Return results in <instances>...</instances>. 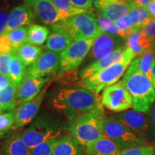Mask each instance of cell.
<instances>
[{
  "label": "cell",
  "mask_w": 155,
  "mask_h": 155,
  "mask_svg": "<svg viewBox=\"0 0 155 155\" xmlns=\"http://www.w3.org/2000/svg\"><path fill=\"white\" fill-rule=\"evenodd\" d=\"M52 105L63 113L70 121L102 106L98 94L85 88H64L57 91L52 98Z\"/></svg>",
  "instance_id": "cell-1"
},
{
  "label": "cell",
  "mask_w": 155,
  "mask_h": 155,
  "mask_svg": "<svg viewBox=\"0 0 155 155\" xmlns=\"http://www.w3.org/2000/svg\"><path fill=\"white\" fill-rule=\"evenodd\" d=\"M126 88L132 98L134 111L146 113L155 101V89L152 83L141 73L134 60L123 77Z\"/></svg>",
  "instance_id": "cell-2"
},
{
  "label": "cell",
  "mask_w": 155,
  "mask_h": 155,
  "mask_svg": "<svg viewBox=\"0 0 155 155\" xmlns=\"http://www.w3.org/2000/svg\"><path fill=\"white\" fill-rule=\"evenodd\" d=\"M105 117L102 106L94 108L73 121L69 127V132L79 144L86 148L104 137L101 124Z\"/></svg>",
  "instance_id": "cell-3"
},
{
  "label": "cell",
  "mask_w": 155,
  "mask_h": 155,
  "mask_svg": "<svg viewBox=\"0 0 155 155\" xmlns=\"http://www.w3.org/2000/svg\"><path fill=\"white\" fill-rule=\"evenodd\" d=\"M51 30L66 35L73 41L81 39H96L101 32L98 28L97 17L90 10L53 25Z\"/></svg>",
  "instance_id": "cell-4"
},
{
  "label": "cell",
  "mask_w": 155,
  "mask_h": 155,
  "mask_svg": "<svg viewBox=\"0 0 155 155\" xmlns=\"http://www.w3.org/2000/svg\"><path fill=\"white\" fill-rule=\"evenodd\" d=\"M61 134L62 126L60 120L50 114H42L34 120L28 129L19 134L31 150L42 142L59 138Z\"/></svg>",
  "instance_id": "cell-5"
},
{
  "label": "cell",
  "mask_w": 155,
  "mask_h": 155,
  "mask_svg": "<svg viewBox=\"0 0 155 155\" xmlns=\"http://www.w3.org/2000/svg\"><path fill=\"white\" fill-rule=\"evenodd\" d=\"M101 131L103 135L111 139L120 151L145 144L144 137L114 116L104 118L101 124Z\"/></svg>",
  "instance_id": "cell-6"
},
{
  "label": "cell",
  "mask_w": 155,
  "mask_h": 155,
  "mask_svg": "<svg viewBox=\"0 0 155 155\" xmlns=\"http://www.w3.org/2000/svg\"><path fill=\"white\" fill-rule=\"evenodd\" d=\"M131 62L132 60L128 59L121 63L114 64L89 78L81 81V86L83 88L98 94L103 89L117 82Z\"/></svg>",
  "instance_id": "cell-7"
},
{
  "label": "cell",
  "mask_w": 155,
  "mask_h": 155,
  "mask_svg": "<svg viewBox=\"0 0 155 155\" xmlns=\"http://www.w3.org/2000/svg\"><path fill=\"white\" fill-rule=\"evenodd\" d=\"M101 104L108 110L116 113L127 111L133 106L131 95L122 81L104 89Z\"/></svg>",
  "instance_id": "cell-8"
},
{
  "label": "cell",
  "mask_w": 155,
  "mask_h": 155,
  "mask_svg": "<svg viewBox=\"0 0 155 155\" xmlns=\"http://www.w3.org/2000/svg\"><path fill=\"white\" fill-rule=\"evenodd\" d=\"M95 39H81L73 41L65 51L61 53L59 72L76 69L91 50Z\"/></svg>",
  "instance_id": "cell-9"
},
{
  "label": "cell",
  "mask_w": 155,
  "mask_h": 155,
  "mask_svg": "<svg viewBox=\"0 0 155 155\" xmlns=\"http://www.w3.org/2000/svg\"><path fill=\"white\" fill-rule=\"evenodd\" d=\"M134 58L135 55L132 51L129 50L126 45H123L114 50L111 55L105 59L94 62L83 69L80 73V78L81 81L86 80L114 64L121 63L128 59L133 60Z\"/></svg>",
  "instance_id": "cell-10"
},
{
  "label": "cell",
  "mask_w": 155,
  "mask_h": 155,
  "mask_svg": "<svg viewBox=\"0 0 155 155\" xmlns=\"http://www.w3.org/2000/svg\"><path fill=\"white\" fill-rule=\"evenodd\" d=\"M50 83H47L41 93L35 98L29 101L19 104L18 107L15 108L14 111L15 123L12 127L13 129H17L25 127L35 119L45 96Z\"/></svg>",
  "instance_id": "cell-11"
},
{
  "label": "cell",
  "mask_w": 155,
  "mask_h": 155,
  "mask_svg": "<svg viewBox=\"0 0 155 155\" xmlns=\"http://www.w3.org/2000/svg\"><path fill=\"white\" fill-rule=\"evenodd\" d=\"M61 53L45 50L35 63L27 68L26 76L43 77L55 73L60 68Z\"/></svg>",
  "instance_id": "cell-12"
},
{
  "label": "cell",
  "mask_w": 155,
  "mask_h": 155,
  "mask_svg": "<svg viewBox=\"0 0 155 155\" xmlns=\"http://www.w3.org/2000/svg\"><path fill=\"white\" fill-rule=\"evenodd\" d=\"M122 40L117 35L101 32L95 39L91 50L90 58L95 61L105 59L118 48L121 47Z\"/></svg>",
  "instance_id": "cell-13"
},
{
  "label": "cell",
  "mask_w": 155,
  "mask_h": 155,
  "mask_svg": "<svg viewBox=\"0 0 155 155\" xmlns=\"http://www.w3.org/2000/svg\"><path fill=\"white\" fill-rule=\"evenodd\" d=\"M49 78L25 76L20 83L17 91V101L18 104L33 99L41 93L46 83L49 82Z\"/></svg>",
  "instance_id": "cell-14"
},
{
  "label": "cell",
  "mask_w": 155,
  "mask_h": 155,
  "mask_svg": "<svg viewBox=\"0 0 155 155\" xmlns=\"http://www.w3.org/2000/svg\"><path fill=\"white\" fill-rule=\"evenodd\" d=\"M35 16L46 25H53L68 19L58 10L51 0H40L32 6Z\"/></svg>",
  "instance_id": "cell-15"
},
{
  "label": "cell",
  "mask_w": 155,
  "mask_h": 155,
  "mask_svg": "<svg viewBox=\"0 0 155 155\" xmlns=\"http://www.w3.org/2000/svg\"><path fill=\"white\" fill-rule=\"evenodd\" d=\"M112 116L119 120L129 129L144 138L150 131L148 120L141 112L134 110H129Z\"/></svg>",
  "instance_id": "cell-16"
},
{
  "label": "cell",
  "mask_w": 155,
  "mask_h": 155,
  "mask_svg": "<svg viewBox=\"0 0 155 155\" xmlns=\"http://www.w3.org/2000/svg\"><path fill=\"white\" fill-rule=\"evenodd\" d=\"M35 19L32 9L28 5H23L15 7L10 12L7 28L4 33L12 30L31 25Z\"/></svg>",
  "instance_id": "cell-17"
},
{
  "label": "cell",
  "mask_w": 155,
  "mask_h": 155,
  "mask_svg": "<svg viewBox=\"0 0 155 155\" xmlns=\"http://www.w3.org/2000/svg\"><path fill=\"white\" fill-rule=\"evenodd\" d=\"M126 40V45L132 51L135 57L155 48V42H152L148 37L145 35L141 28L135 29Z\"/></svg>",
  "instance_id": "cell-18"
},
{
  "label": "cell",
  "mask_w": 155,
  "mask_h": 155,
  "mask_svg": "<svg viewBox=\"0 0 155 155\" xmlns=\"http://www.w3.org/2000/svg\"><path fill=\"white\" fill-rule=\"evenodd\" d=\"M134 5L133 1L127 2L121 1L116 2L100 9L99 15L116 22L122 17L129 15Z\"/></svg>",
  "instance_id": "cell-19"
},
{
  "label": "cell",
  "mask_w": 155,
  "mask_h": 155,
  "mask_svg": "<svg viewBox=\"0 0 155 155\" xmlns=\"http://www.w3.org/2000/svg\"><path fill=\"white\" fill-rule=\"evenodd\" d=\"M83 148L71 136H61L58 139L52 155H85Z\"/></svg>",
  "instance_id": "cell-20"
},
{
  "label": "cell",
  "mask_w": 155,
  "mask_h": 155,
  "mask_svg": "<svg viewBox=\"0 0 155 155\" xmlns=\"http://www.w3.org/2000/svg\"><path fill=\"white\" fill-rule=\"evenodd\" d=\"M120 152L121 151L113 141L105 137L85 149V155H119Z\"/></svg>",
  "instance_id": "cell-21"
},
{
  "label": "cell",
  "mask_w": 155,
  "mask_h": 155,
  "mask_svg": "<svg viewBox=\"0 0 155 155\" xmlns=\"http://www.w3.org/2000/svg\"><path fill=\"white\" fill-rule=\"evenodd\" d=\"M73 40L66 35L52 31L46 41L45 48L47 50L62 53L73 43Z\"/></svg>",
  "instance_id": "cell-22"
},
{
  "label": "cell",
  "mask_w": 155,
  "mask_h": 155,
  "mask_svg": "<svg viewBox=\"0 0 155 155\" xmlns=\"http://www.w3.org/2000/svg\"><path fill=\"white\" fill-rule=\"evenodd\" d=\"M25 66H30L35 63L42 53V48L25 42L15 52Z\"/></svg>",
  "instance_id": "cell-23"
},
{
  "label": "cell",
  "mask_w": 155,
  "mask_h": 155,
  "mask_svg": "<svg viewBox=\"0 0 155 155\" xmlns=\"http://www.w3.org/2000/svg\"><path fill=\"white\" fill-rule=\"evenodd\" d=\"M2 155H31V152L19 134H15L5 141Z\"/></svg>",
  "instance_id": "cell-24"
},
{
  "label": "cell",
  "mask_w": 155,
  "mask_h": 155,
  "mask_svg": "<svg viewBox=\"0 0 155 155\" xmlns=\"http://www.w3.org/2000/svg\"><path fill=\"white\" fill-rule=\"evenodd\" d=\"M27 68L16 54L13 53L9 70V78L15 86L19 87L26 76Z\"/></svg>",
  "instance_id": "cell-25"
},
{
  "label": "cell",
  "mask_w": 155,
  "mask_h": 155,
  "mask_svg": "<svg viewBox=\"0 0 155 155\" xmlns=\"http://www.w3.org/2000/svg\"><path fill=\"white\" fill-rule=\"evenodd\" d=\"M50 35V30L42 25L32 24L28 28L27 42L36 46L42 45Z\"/></svg>",
  "instance_id": "cell-26"
},
{
  "label": "cell",
  "mask_w": 155,
  "mask_h": 155,
  "mask_svg": "<svg viewBox=\"0 0 155 155\" xmlns=\"http://www.w3.org/2000/svg\"><path fill=\"white\" fill-rule=\"evenodd\" d=\"M18 87L11 83L5 90L0 92V108L2 111H15L18 103L17 101V91Z\"/></svg>",
  "instance_id": "cell-27"
},
{
  "label": "cell",
  "mask_w": 155,
  "mask_h": 155,
  "mask_svg": "<svg viewBox=\"0 0 155 155\" xmlns=\"http://www.w3.org/2000/svg\"><path fill=\"white\" fill-rule=\"evenodd\" d=\"M155 48L145 52L142 55H139L135 59L137 62V67L139 71L143 73L145 76L149 78L151 82L152 81V65L154 61Z\"/></svg>",
  "instance_id": "cell-28"
},
{
  "label": "cell",
  "mask_w": 155,
  "mask_h": 155,
  "mask_svg": "<svg viewBox=\"0 0 155 155\" xmlns=\"http://www.w3.org/2000/svg\"><path fill=\"white\" fill-rule=\"evenodd\" d=\"M128 16L135 29L141 28L143 24L150 18V14L147 7H139L134 5Z\"/></svg>",
  "instance_id": "cell-29"
},
{
  "label": "cell",
  "mask_w": 155,
  "mask_h": 155,
  "mask_svg": "<svg viewBox=\"0 0 155 155\" xmlns=\"http://www.w3.org/2000/svg\"><path fill=\"white\" fill-rule=\"evenodd\" d=\"M28 27H22V28L12 30L10 32L6 33L7 35L9 41L12 45L16 51L17 48L20 47L22 44L27 42L28 40Z\"/></svg>",
  "instance_id": "cell-30"
},
{
  "label": "cell",
  "mask_w": 155,
  "mask_h": 155,
  "mask_svg": "<svg viewBox=\"0 0 155 155\" xmlns=\"http://www.w3.org/2000/svg\"><path fill=\"white\" fill-rule=\"evenodd\" d=\"M51 1L58 9V10L66 18L89 11L76 8L75 6L72 5L70 0H51Z\"/></svg>",
  "instance_id": "cell-31"
},
{
  "label": "cell",
  "mask_w": 155,
  "mask_h": 155,
  "mask_svg": "<svg viewBox=\"0 0 155 155\" xmlns=\"http://www.w3.org/2000/svg\"><path fill=\"white\" fill-rule=\"evenodd\" d=\"M119 28V35L123 39H127L131 35V34L134 31L135 28L131 24L130 19L128 15L122 17L119 20L116 22Z\"/></svg>",
  "instance_id": "cell-32"
},
{
  "label": "cell",
  "mask_w": 155,
  "mask_h": 155,
  "mask_svg": "<svg viewBox=\"0 0 155 155\" xmlns=\"http://www.w3.org/2000/svg\"><path fill=\"white\" fill-rule=\"evenodd\" d=\"M97 23H98V28L102 32L114 35H119V28L116 23L114 21L99 15L97 17Z\"/></svg>",
  "instance_id": "cell-33"
},
{
  "label": "cell",
  "mask_w": 155,
  "mask_h": 155,
  "mask_svg": "<svg viewBox=\"0 0 155 155\" xmlns=\"http://www.w3.org/2000/svg\"><path fill=\"white\" fill-rule=\"evenodd\" d=\"M58 139V138L50 139L38 144L30 150L31 155H52Z\"/></svg>",
  "instance_id": "cell-34"
},
{
  "label": "cell",
  "mask_w": 155,
  "mask_h": 155,
  "mask_svg": "<svg viewBox=\"0 0 155 155\" xmlns=\"http://www.w3.org/2000/svg\"><path fill=\"white\" fill-rule=\"evenodd\" d=\"M55 81H58L63 84H68V83H73L79 81L78 73L76 69L67 70V71L59 72V74L55 78Z\"/></svg>",
  "instance_id": "cell-35"
},
{
  "label": "cell",
  "mask_w": 155,
  "mask_h": 155,
  "mask_svg": "<svg viewBox=\"0 0 155 155\" xmlns=\"http://www.w3.org/2000/svg\"><path fill=\"white\" fill-rule=\"evenodd\" d=\"M155 149L152 146L141 145L121 151L119 155H154Z\"/></svg>",
  "instance_id": "cell-36"
},
{
  "label": "cell",
  "mask_w": 155,
  "mask_h": 155,
  "mask_svg": "<svg viewBox=\"0 0 155 155\" xmlns=\"http://www.w3.org/2000/svg\"><path fill=\"white\" fill-rule=\"evenodd\" d=\"M10 7V4L7 1H5L0 5V35L3 34L7 28L11 12Z\"/></svg>",
  "instance_id": "cell-37"
},
{
  "label": "cell",
  "mask_w": 155,
  "mask_h": 155,
  "mask_svg": "<svg viewBox=\"0 0 155 155\" xmlns=\"http://www.w3.org/2000/svg\"><path fill=\"white\" fill-rule=\"evenodd\" d=\"M15 123L14 111L0 114V132H7Z\"/></svg>",
  "instance_id": "cell-38"
},
{
  "label": "cell",
  "mask_w": 155,
  "mask_h": 155,
  "mask_svg": "<svg viewBox=\"0 0 155 155\" xmlns=\"http://www.w3.org/2000/svg\"><path fill=\"white\" fill-rule=\"evenodd\" d=\"M141 30L152 42H155V19L150 17L143 24Z\"/></svg>",
  "instance_id": "cell-39"
},
{
  "label": "cell",
  "mask_w": 155,
  "mask_h": 155,
  "mask_svg": "<svg viewBox=\"0 0 155 155\" xmlns=\"http://www.w3.org/2000/svg\"><path fill=\"white\" fill-rule=\"evenodd\" d=\"M13 53L0 54V75L9 77V65Z\"/></svg>",
  "instance_id": "cell-40"
},
{
  "label": "cell",
  "mask_w": 155,
  "mask_h": 155,
  "mask_svg": "<svg viewBox=\"0 0 155 155\" xmlns=\"http://www.w3.org/2000/svg\"><path fill=\"white\" fill-rule=\"evenodd\" d=\"M15 52L7 35L6 33L0 35V54H9Z\"/></svg>",
  "instance_id": "cell-41"
},
{
  "label": "cell",
  "mask_w": 155,
  "mask_h": 155,
  "mask_svg": "<svg viewBox=\"0 0 155 155\" xmlns=\"http://www.w3.org/2000/svg\"><path fill=\"white\" fill-rule=\"evenodd\" d=\"M73 6L76 8L83 10H89L92 7L94 0H70Z\"/></svg>",
  "instance_id": "cell-42"
},
{
  "label": "cell",
  "mask_w": 155,
  "mask_h": 155,
  "mask_svg": "<svg viewBox=\"0 0 155 155\" xmlns=\"http://www.w3.org/2000/svg\"><path fill=\"white\" fill-rule=\"evenodd\" d=\"M12 83L8 76L0 75V92L5 90Z\"/></svg>",
  "instance_id": "cell-43"
},
{
  "label": "cell",
  "mask_w": 155,
  "mask_h": 155,
  "mask_svg": "<svg viewBox=\"0 0 155 155\" xmlns=\"http://www.w3.org/2000/svg\"><path fill=\"white\" fill-rule=\"evenodd\" d=\"M121 1V0H94L95 6L96 8L98 9L103 8V7H106L110 4L116 2Z\"/></svg>",
  "instance_id": "cell-44"
},
{
  "label": "cell",
  "mask_w": 155,
  "mask_h": 155,
  "mask_svg": "<svg viewBox=\"0 0 155 155\" xmlns=\"http://www.w3.org/2000/svg\"><path fill=\"white\" fill-rule=\"evenodd\" d=\"M147 9L149 12L150 16L155 19V0H152L150 4L147 6Z\"/></svg>",
  "instance_id": "cell-45"
},
{
  "label": "cell",
  "mask_w": 155,
  "mask_h": 155,
  "mask_svg": "<svg viewBox=\"0 0 155 155\" xmlns=\"http://www.w3.org/2000/svg\"><path fill=\"white\" fill-rule=\"evenodd\" d=\"M152 0H134V3L136 6L139 7H147Z\"/></svg>",
  "instance_id": "cell-46"
},
{
  "label": "cell",
  "mask_w": 155,
  "mask_h": 155,
  "mask_svg": "<svg viewBox=\"0 0 155 155\" xmlns=\"http://www.w3.org/2000/svg\"><path fill=\"white\" fill-rule=\"evenodd\" d=\"M150 115H151V119H152L153 124L155 126V101L152 106Z\"/></svg>",
  "instance_id": "cell-47"
},
{
  "label": "cell",
  "mask_w": 155,
  "mask_h": 155,
  "mask_svg": "<svg viewBox=\"0 0 155 155\" xmlns=\"http://www.w3.org/2000/svg\"><path fill=\"white\" fill-rule=\"evenodd\" d=\"M152 84L155 88V59L153 61L152 65Z\"/></svg>",
  "instance_id": "cell-48"
},
{
  "label": "cell",
  "mask_w": 155,
  "mask_h": 155,
  "mask_svg": "<svg viewBox=\"0 0 155 155\" xmlns=\"http://www.w3.org/2000/svg\"><path fill=\"white\" fill-rule=\"evenodd\" d=\"M40 0H25V5H28L29 7L32 8V6H33L36 2H38Z\"/></svg>",
  "instance_id": "cell-49"
},
{
  "label": "cell",
  "mask_w": 155,
  "mask_h": 155,
  "mask_svg": "<svg viewBox=\"0 0 155 155\" xmlns=\"http://www.w3.org/2000/svg\"><path fill=\"white\" fill-rule=\"evenodd\" d=\"M6 134H7V132H0V139L3 138V137H5Z\"/></svg>",
  "instance_id": "cell-50"
},
{
  "label": "cell",
  "mask_w": 155,
  "mask_h": 155,
  "mask_svg": "<svg viewBox=\"0 0 155 155\" xmlns=\"http://www.w3.org/2000/svg\"><path fill=\"white\" fill-rule=\"evenodd\" d=\"M121 2H127L129 1H132V0H121Z\"/></svg>",
  "instance_id": "cell-51"
},
{
  "label": "cell",
  "mask_w": 155,
  "mask_h": 155,
  "mask_svg": "<svg viewBox=\"0 0 155 155\" xmlns=\"http://www.w3.org/2000/svg\"><path fill=\"white\" fill-rule=\"evenodd\" d=\"M2 108H0V114H2Z\"/></svg>",
  "instance_id": "cell-52"
},
{
  "label": "cell",
  "mask_w": 155,
  "mask_h": 155,
  "mask_svg": "<svg viewBox=\"0 0 155 155\" xmlns=\"http://www.w3.org/2000/svg\"><path fill=\"white\" fill-rule=\"evenodd\" d=\"M132 1H134V0H132Z\"/></svg>",
  "instance_id": "cell-53"
}]
</instances>
